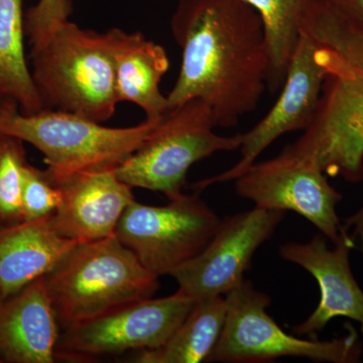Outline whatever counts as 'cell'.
<instances>
[{
  "label": "cell",
  "mask_w": 363,
  "mask_h": 363,
  "mask_svg": "<svg viewBox=\"0 0 363 363\" xmlns=\"http://www.w3.org/2000/svg\"><path fill=\"white\" fill-rule=\"evenodd\" d=\"M171 30L182 50L168 111L207 105L215 128L238 125L267 90L269 50L257 11L241 0H179Z\"/></svg>",
  "instance_id": "1"
},
{
  "label": "cell",
  "mask_w": 363,
  "mask_h": 363,
  "mask_svg": "<svg viewBox=\"0 0 363 363\" xmlns=\"http://www.w3.org/2000/svg\"><path fill=\"white\" fill-rule=\"evenodd\" d=\"M301 32L314 43L325 77L319 104L304 133L286 150L314 162L326 175L363 180V25L325 0H310Z\"/></svg>",
  "instance_id": "2"
},
{
  "label": "cell",
  "mask_w": 363,
  "mask_h": 363,
  "mask_svg": "<svg viewBox=\"0 0 363 363\" xmlns=\"http://www.w3.org/2000/svg\"><path fill=\"white\" fill-rule=\"evenodd\" d=\"M43 279L62 330L152 298L160 288L159 277L116 234L79 243Z\"/></svg>",
  "instance_id": "3"
},
{
  "label": "cell",
  "mask_w": 363,
  "mask_h": 363,
  "mask_svg": "<svg viewBox=\"0 0 363 363\" xmlns=\"http://www.w3.org/2000/svg\"><path fill=\"white\" fill-rule=\"evenodd\" d=\"M32 77L44 111L73 113L96 123L118 104L111 33L67 21L32 47Z\"/></svg>",
  "instance_id": "4"
},
{
  "label": "cell",
  "mask_w": 363,
  "mask_h": 363,
  "mask_svg": "<svg viewBox=\"0 0 363 363\" xmlns=\"http://www.w3.org/2000/svg\"><path fill=\"white\" fill-rule=\"evenodd\" d=\"M162 116L116 128L67 112L43 111L28 116L16 109L0 117V133L40 150L45 172L56 184L83 172L117 168L149 140Z\"/></svg>",
  "instance_id": "5"
},
{
  "label": "cell",
  "mask_w": 363,
  "mask_h": 363,
  "mask_svg": "<svg viewBox=\"0 0 363 363\" xmlns=\"http://www.w3.org/2000/svg\"><path fill=\"white\" fill-rule=\"evenodd\" d=\"M225 301V323L206 362L262 363L281 357L318 362H360L362 344L351 325L345 336L332 340H308L286 333L267 314L271 298L247 279L227 294Z\"/></svg>",
  "instance_id": "6"
},
{
  "label": "cell",
  "mask_w": 363,
  "mask_h": 363,
  "mask_svg": "<svg viewBox=\"0 0 363 363\" xmlns=\"http://www.w3.org/2000/svg\"><path fill=\"white\" fill-rule=\"evenodd\" d=\"M211 111L200 99L169 109L142 147L116 168L131 188L162 193L169 200L183 194L189 169L219 152L240 150V133H214Z\"/></svg>",
  "instance_id": "7"
},
{
  "label": "cell",
  "mask_w": 363,
  "mask_h": 363,
  "mask_svg": "<svg viewBox=\"0 0 363 363\" xmlns=\"http://www.w3.org/2000/svg\"><path fill=\"white\" fill-rule=\"evenodd\" d=\"M221 219L198 194H182L164 206L135 200L116 230L118 240L135 253L147 271L171 276L202 252Z\"/></svg>",
  "instance_id": "8"
},
{
  "label": "cell",
  "mask_w": 363,
  "mask_h": 363,
  "mask_svg": "<svg viewBox=\"0 0 363 363\" xmlns=\"http://www.w3.org/2000/svg\"><path fill=\"white\" fill-rule=\"evenodd\" d=\"M195 301L177 291L160 298L131 303L60 332L56 360L95 362L126 351L164 345L187 318Z\"/></svg>",
  "instance_id": "9"
},
{
  "label": "cell",
  "mask_w": 363,
  "mask_h": 363,
  "mask_svg": "<svg viewBox=\"0 0 363 363\" xmlns=\"http://www.w3.org/2000/svg\"><path fill=\"white\" fill-rule=\"evenodd\" d=\"M326 176L314 162L284 150L271 160L255 162L234 182L238 195L255 207L296 212L335 245L346 233L336 211L342 195Z\"/></svg>",
  "instance_id": "10"
},
{
  "label": "cell",
  "mask_w": 363,
  "mask_h": 363,
  "mask_svg": "<svg viewBox=\"0 0 363 363\" xmlns=\"http://www.w3.org/2000/svg\"><path fill=\"white\" fill-rule=\"evenodd\" d=\"M285 213L255 207L221 220L202 252L171 274L179 292L198 301L225 296L238 288L255 252L271 240Z\"/></svg>",
  "instance_id": "11"
},
{
  "label": "cell",
  "mask_w": 363,
  "mask_h": 363,
  "mask_svg": "<svg viewBox=\"0 0 363 363\" xmlns=\"http://www.w3.org/2000/svg\"><path fill=\"white\" fill-rule=\"evenodd\" d=\"M315 50L313 40L301 32L278 100L257 125L240 133V161L218 175L196 182L191 186L193 190L200 193L215 184L235 180L281 135L308 128L316 112L326 77L323 67L317 62Z\"/></svg>",
  "instance_id": "12"
},
{
  "label": "cell",
  "mask_w": 363,
  "mask_h": 363,
  "mask_svg": "<svg viewBox=\"0 0 363 363\" xmlns=\"http://www.w3.org/2000/svg\"><path fill=\"white\" fill-rule=\"evenodd\" d=\"M327 240L323 234H316L309 242L292 241L279 247L281 259L312 274L321 295L314 312L294 331L315 338L331 320L345 317L358 322L363 333V290L353 276L350 259L354 240L348 233L333 248L328 247Z\"/></svg>",
  "instance_id": "13"
},
{
  "label": "cell",
  "mask_w": 363,
  "mask_h": 363,
  "mask_svg": "<svg viewBox=\"0 0 363 363\" xmlns=\"http://www.w3.org/2000/svg\"><path fill=\"white\" fill-rule=\"evenodd\" d=\"M55 185L61 201L51 215L52 227L59 235L80 243L114 235L124 211L135 200L116 168L83 172Z\"/></svg>",
  "instance_id": "14"
},
{
  "label": "cell",
  "mask_w": 363,
  "mask_h": 363,
  "mask_svg": "<svg viewBox=\"0 0 363 363\" xmlns=\"http://www.w3.org/2000/svg\"><path fill=\"white\" fill-rule=\"evenodd\" d=\"M59 330L42 277L0 301V363H54Z\"/></svg>",
  "instance_id": "15"
},
{
  "label": "cell",
  "mask_w": 363,
  "mask_h": 363,
  "mask_svg": "<svg viewBox=\"0 0 363 363\" xmlns=\"http://www.w3.org/2000/svg\"><path fill=\"white\" fill-rule=\"evenodd\" d=\"M51 215L0 225L1 300L49 274L80 243L59 235Z\"/></svg>",
  "instance_id": "16"
},
{
  "label": "cell",
  "mask_w": 363,
  "mask_h": 363,
  "mask_svg": "<svg viewBox=\"0 0 363 363\" xmlns=\"http://www.w3.org/2000/svg\"><path fill=\"white\" fill-rule=\"evenodd\" d=\"M118 101L138 105L147 118H157L168 111V99L160 84L169 68L162 45L147 40L142 33L111 28Z\"/></svg>",
  "instance_id": "17"
},
{
  "label": "cell",
  "mask_w": 363,
  "mask_h": 363,
  "mask_svg": "<svg viewBox=\"0 0 363 363\" xmlns=\"http://www.w3.org/2000/svg\"><path fill=\"white\" fill-rule=\"evenodd\" d=\"M226 301L217 296L195 301L187 318L164 345L138 351L136 363L206 362L218 342L226 319Z\"/></svg>",
  "instance_id": "18"
},
{
  "label": "cell",
  "mask_w": 363,
  "mask_h": 363,
  "mask_svg": "<svg viewBox=\"0 0 363 363\" xmlns=\"http://www.w3.org/2000/svg\"><path fill=\"white\" fill-rule=\"evenodd\" d=\"M23 0H0V98L23 114L44 111L25 52Z\"/></svg>",
  "instance_id": "19"
},
{
  "label": "cell",
  "mask_w": 363,
  "mask_h": 363,
  "mask_svg": "<svg viewBox=\"0 0 363 363\" xmlns=\"http://www.w3.org/2000/svg\"><path fill=\"white\" fill-rule=\"evenodd\" d=\"M252 7L264 26L269 50L267 90L281 89L298 39L301 18L310 0H241Z\"/></svg>",
  "instance_id": "20"
},
{
  "label": "cell",
  "mask_w": 363,
  "mask_h": 363,
  "mask_svg": "<svg viewBox=\"0 0 363 363\" xmlns=\"http://www.w3.org/2000/svg\"><path fill=\"white\" fill-rule=\"evenodd\" d=\"M26 162L23 140L0 133V225L23 221L21 176Z\"/></svg>",
  "instance_id": "21"
},
{
  "label": "cell",
  "mask_w": 363,
  "mask_h": 363,
  "mask_svg": "<svg viewBox=\"0 0 363 363\" xmlns=\"http://www.w3.org/2000/svg\"><path fill=\"white\" fill-rule=\"evenodd\" d=\"M61 201L58 186L47 172L26 162L21 176V211L23 220H35L52 214Z\"/></svg>",
  "instance_id": "22"
},
{
  "label": "cell",
  "mask_w": 363,
  "mask_h": 363,
  "mask_svg": "<svg viewBox=\"0 0 363 363\" xmlns=\"http://www.w3.org/2000/svg\"><path fill=\"white\" fill-rule=\"evenodd\" d=\"M73 13L71 0H39L25 13V33L32 47L42 45Z\"/></svg>",
  "instance_id": "23"
},
{
  "label": "cell",
  "mask_w": 363,
  "mask_h": 363,
  "mask_svg": "<svg viewBox=\"0 0 363 363\" xmlns=\"http://www.w3.org/2000/svg\"><path fill=\"white\" fill-rule=\"evenodd\" d=\"M345 18L363 25V0H325Z\"/></svg>",
  "instance_id": "24"
},
{
  "label": "cell",
  "mask_w": 363,
  "mask_h": 363,
  "mask_svg": "<svg viewBox=\"0 0 363 363\" xmlns=\"http://www.w3.org/2000/svg\"><path fill=\"white\" fill-rule=\"evenodd\" d=\"M342 225L346 233H351L350 235L353 240H359L363 252V205L358 211L345 219Z\"/></svg>",
  "instance_id": "25"
},
{
  "label": "cell",
  "mask_w": 363,
  "mask_h": 363,
  "mask_svg": "<svg viewBox=\"0 0 363 363\" xmlns=\"http://www.w3.org/2000/svg\"><path fill=\"white\" fill-rule=\"evenodd\" d=\"M16 109H20L18 105L13 104V102L6 101V100L0 98V117L4 116V114L9 113V112L16 111Z\"/></svg>",
  "instance_id": "26"
},
{
  "label": "cell",
  "mask_w": 363,
  "mask_h": 363,
  "mask_svg": "<svg viewBox=\"0 0 363 363\" xmlns=\"http://www.w3.org/2000/svg\"><path fill=\"white\" fill-rule=\"evenodd\" d=\"M0 301H1V297H0Z\"/></svg>",
  "instance_id": "27"
}]
</instances>
